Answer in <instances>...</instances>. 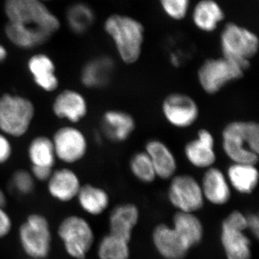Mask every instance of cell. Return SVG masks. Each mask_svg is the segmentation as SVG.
<instances>
[{
    "mask_svg": "<svg viewBox=\"0 0 259 259\" xmlns=\"http://www.w3.org/2000/svg\"><path fill=\"white\" fill-rule=\"evenodd\" d=\"M128 243L109 233L104 236L98 245L100 259H128Z\"/></svg>",
    "mask_w": 259,
    "mask_h": 259,
    "instance_id": "obj_30",
    "label": "cell"
},
{
    "mask_svg": "<svg viewBox=\"0 0 259 259\" xmlns=\"http://www.w3.org/2000/svg\"><path fill=\"white\" fill-rule=\"evenodd\" d=\"M40 1L44 2V3H47V2L51 1V0H40Z\"/></svg>",
    "mask_w": 259,
    "mask_h": 259,
    "instance_id": "obj_41",
    "label": "cell"
},
{
    "mask_svg": "<svg viewBox=\"0 0 259 259\" xmlns=\"http://www.w3.org/2000/svg\"><path fill=\"white\" fill-rule=\"evenodd\" d=\"M136 127L137 122L134 116L120 109L107 110L100 119L102 137L114 144H122L128 141Z\"/></svg>",
    "mask_w": 259,
    "mask_h": 259,
    "instance_id": "obj_14",
    "label": "cell"
},
{
    "mask_svg": "<svg viewBox=\"0 0 259 259\" xmlns=\"http://www.w3.org/2000/svg\"><path fill=\"white\" fill-rule=\"evenodd\" d=\"M168 60H169L170 64H171L172 66L179 68L182 64L183 58L180 55V53L177 52V51H172L168 56Z\"/></svg>",
    "mask_w": 259,
    "mask_h": 259,
    "instance_id": "obj_38",
    "label": "cell"
},
{
    "mask_svg": "<svg viewBox=\"0 0 259 259\" xmlns=\"http://www.w3.org/2000/svg\"><path fill=\"white\" fill-rule=\"evenodd\" d=\"M12 189L19 195H29L35 190V180L30 171L18 169L15 171L10 179Z\"/></svg>",
    "mask_w": 259,
    "mask_h": 259,
    "instance_id": "obj_33",
    "label": "cell"
},
{
    "mask_svg": "<svg viewBox=\"0 0 259 259\" xmlns=\"http://www.w3.org/2000/svg\"><path fill=\"white\" fill-rule=\"evenodd\" d=\"M18 241L28 258H47L51 253L53 244L49 220L39 213L29 214L19 227Z\"/></svg>",
    "mask_w": 259,
    "mask_h": 259,
    "instance_id": "obj_7",
    "label": "cell"
},
{
    "mask_svg": "<svg viewBox=\"0 0 259 259\" xmlns=\"http://www.w3.org/2000/svg\"><path fill=\"white\" fill-rule=\"evenodd\" d=\"M53 145L56 158L65 164L81 161L88 153V138L82 131L74 125L61 126L53 135Z\"/></svg>",
    "mask_w": 259,
    "mask_h": 259,
    "instance_id": "obj_10",
    "label": "cell"
},
{
    "mask_svg": "<svg viewBox=\"0 0 259 259\" xmlns=\"http://www.w3.org/2000/svg\"><path fill=\"white\" fill-rule=\"evenodd\" d=\"M129 166L134 176L144 183H151L157 177L151 159L144 150L132 155Z\"/></svg>",
    "mask_w": 259,
    "mask_h": 259,
    "instance_id": "obj_31",
    "label": "cell"
},
{
    "mask_svg": "<svg viewBox=\"0 0 259 259\" xmlns=\"http://www.w3.org/2000/svg\"><path fill=\"white\" fill-rule=\"evenodd\" d=\"M247 228L250 229L252 233L255 235V237L258 236L259 232V222L258 217L255 214H250L248 217H246Z\"/></svg>",
    "mask_w": 259,
    "mask_h": 259,
    "instance_id": "obj_37",
    "label": "cell"
},
{
    "mask_svg": "<svg viewBox=\"0 0 259 259\" xmlns=\"http://www.w3.org/2000/svg\"><path fill=\"white\" fill-rule=\"evenodd\" d=\"M103 30L120 61L127 66L139 62L146 41V28L142 22L130 15L113 13L105 19Z\"/></svg>",
    "mask_w": 259,
    "mask_h": 259,
    "instance_id": "obj_1",
    "label": "cell"
},
{
    "mask_svg": "<svg viewBox=\"0 0 259 259\" xmlns=\"http://www.w3.org/2000/svg\"><path fill=\"white\" fill-rule=\"evenodd\" d=\"M200 185L203 196L213 204H224L231 198L229 182L226 175L218 167L206 169Z\"/></svg>",
    "mask_w": 259,
    "mask_h": 259,
    "instance_id": "obj_21",
    "label": "cell"
},
{
    "mask_svg": "<svg viewBox=\"0 0 259 259\" xmlns=\"http://www.w3.org/2000/svg\"><path fill=\"white\" fill-rule=\"evenodd\" d=\"M163 14L174 22H182L190 16L192 0H158Z\"/></svg>",
    "mask_w": 259,
    "mask_h": 259,
    "instance_id": "obj_32",
    "label": "cell"
},
{
    "mask_svg": "<svg viewBox=\"0 0 259 259\" xmlns=\"http://www.w3.org/2000/svg\"><path fill=\"white\" fill-rule=\"evenodd\" d=\"M222 151L232 163L256 165L259 156V125L238 119L227 122L221 134Z\"/></svg>",
    "mask_w": 259,
    "mask_h": 259,
    "instance_id": "obj_2",
    "label": "cell"
},
{
    "mask_svg": "<svg viewBox=\"0 0 259 259\" xmlns=\"http://www.w3.org/2000/svg\"><path fill=\"white\" fill-rule=\"evenodd\" d=\"M190 17L194 28L199 32L212 34L226 23V11L218 0H198L192 5Z\"/></svg>",
    "mask_w": 259,
    "mask_h": 259,
    "instance_id": "obj_16",
    "label": "cell"
},
{
    "mask_svg": "<svg viewBox=\"0 0 259 259\" xmlns=\"http://www.w3.org/2000/svg\"><path fill=\"white\" fill-rule=\"evenodd\" d=\"M8 57V49L5 48L4 45L0 44V64L4 63Z\"/></svg>",
    "mask_w": 259,
    "mask_h": 259,
    "instance_id": "obj_39",
    "label": "cell"
},
{
    "mask_svg": "<svg viewBox=\"0 0 259 259\" xmlns=\"http://www.w3.org/2000/svg\"><path fill=\"white\" fill-rule=\"evenodd\" d=\"M4 12L9 23L40 30L51 37L60 29L59 19L40 0H5Z\"/></svg>",
    "mask_w": 259,
    "mask_h": 259,
    "instance_id": "obj_3",
    "label": "cell"
},
{
    "mask_svg": "<svg viewBox=\"0 0 259 259\" xmlns=\"http://www.w3.org/2000/svg\"><path fill=\"white\" fill-rule=\"evenodd\" d=\"M217 143L212 131L201 127L193 138L184 145V156L192 166L207 169L217 161Z\"/></svg>",
    "mask_w": 259,
    "mask_h": 259,
    "instance_id": "obj_12",
    "label": "cell"
},
{
    "mask_svg": "<svg viewBox=\"0 0 259 259\" xmlns=\"http://www.w3.org/2000/svg\"><path fill=\"white\" fill-rule=\"evenodd\" d=\"M51 110L59 120L75 125L88 116L89 105L86 97L80 92L66 89L54 97Z\"/></svg>",
    "mask_w": 259,
    "mask_h": 259,
    "instance_id": "obj_15",
    "label": "cell"
},
{
    "mask_svg": "<svg viewBox=\"0 0 259 259\" xmlns=\"http://www.w3.org/2000/svg\"><path fill=\"white\" fill-rule=\"evenodd\" d=\"M168 197L171 203L181 212L192 213L203 205L204 196L200 184L188 175L172 177Z\"/></svg>",
    "mask_w": 259,
    "mask_h": 259,
    "instance_id": "obj_13",
    "label": "cell"
},
{
    "mask_svg": "<svg viewBox=\"0 0 259 259\" xmlns=\"http://www.w3.org/2000/svg\"><path fill=\"white\" fill-rule=\"evenodd\" d=\"M35 116V105L28 97L11 93L0 96V132L8 137L28 134Z\"/></svg>",
    "mask_w": 259,
    "mask_h": 259,
    "instance_id": "obj_6",
    "label": "cell"
},
{
    "mask_svg": "<svg viewBox=\"0 0 259 259\" xmlns=\"http://www.w3.org/2000/svg\"><path fill=\"white\" fill-rule=\"evenodd\" d=\"M54 168H44V167L31 166L30 173L35 182H46L50 178Z\"/></svg>",
    "mask_w": 259,
    "mask_h": 259,
    "instance_id": "obj_36",
    "label": "cell"
},
{
    "mask_svg": "<svg viewBox=\"0 0 259 259\" xmlns=\"http://www.w3.org/2000/svg\"><path fill=\"white\" fill-rule=\"evenodd\" d=\"M221 56L250 67L259 51V37L253 30L236 22H226L220 29Z\"/></svg>",
    "mask_w": 259,
    "mask_h": 259,
    "instance_id": "obj_4",
    "label": "cell"
},
{
    "mask_svg": "<svg viewBox=\"0 0 259 259\" xmlns=\"http://www.w3.org/2000/svg\"><path fill=\"white\" fill-rule=\"evenodd\" d=\"M227 179L235 190L242 194H250L258 183L256 165L250 163H232L227 170Z\"/></svg>",
    "mask_w": 259,
    "mask_h": 259,
    "instance_id": "obj_25",
    "label": "cell"
},
{
    "mask_svg": "<svg viewBox=\"0 0 259 259\" xmlns=\"http://www.w3.org/2000/svg\"><path fill=\"white\" fill-rule=\"evenodd\" d=\"M246 217L238 211L229 214L223 223L221 240L228 259H250V241L244 234Z\"/></svg>",
    "mask_w": 259,
    "mask_h": 259,
    "instance_id": "obj_11",
    "label": "cell"
},
{
    "mask_svg": "<svg viewBox=\"0 0 259 259\" xmlns=\"http://www.w3.org/2000/svg\"><path fill=\"white\" fill-rule=\"evenodd\" d=\"M5 34L14 47L23 50H31L40 47L51 38V35L40 30L9 22L5 25Z\"/></svg>",
    "mask_w": 259,
    "mask_h": 259,
    "instance_id": "obj_23",
    "label": "cell"
},
{
    "mask_svg": "<svg viewBox=\"0 0 259 259\" xmlns=\"http://www.w3.org/2000/svg\"><path fill=\"white\" fill-rule=\"evenodd\" d=\"M28 259H30V258H28Z\"/></svg>",
    "mask_w": 259,
    "mask_h": 259,
    "instance_id": "obj_42",
    "label": "cell"
},
{
    "mask_svg": "<svg viewBox=\"0 0 259 259\" xmlns=\"http://www.w3.org/2000/svg\"><path fill=\"white\" fill-rule=\"evenodd\" d=\"M249 67L223 56L207 58L199 65L197 80L204 94L214 96L241 79Z\"/></svg>",
    "mask_w": 259,
    "mask_h": 259,
    "instance_id": "obj_5",
    "label": "cell"
},
{
    "mask_svg": "<svg viewBox=\"0 0 259 259\" xmlns=\"http://www.w3.org/2000/svg\"><path fill=\"white\" fill-rule=\"evenodd\" d=\"M144 150L151 159L156 177L168 180L175 176L178 166L177 157L166 142L156 138L148 139Z\"/></svg>",
    "mask_w": 259,
    "mask_h": 259,
    "instance_id": "obj_20",
    "label": "cell"
},
{
    "mask_svg": "<svg viewBox=\"0 0 259 259\" xmlns=\"http://www.w3.org/2000/svg\"><path fill=\"white\" fill-rule=\"evenodd\" d=\"M115 60L107 55L92 58L83 65L80 81L85 88L101 90L110 84L115 71Z\"/></svg>",
    "mask_w": 259,
    "mask_h": 259,
    "instance_id": "obj_17",
    "label": "cell"
},
{
    "mask_svg": "<svg viewBox=\"0 0 259 259\" xmlns=\"http://www.w3.org/2000/svg\"><path fill=\"white\" fill-rule=\"evenodd\" d=\"M153 242L158 252L166 259H182L190 249L174 228L165 225L155 229Z\"/></svg>",
    "mask_w": 259,
    "mask_h": 259,
    "instance_id": "obj_22",
    "label": "cell"
},
{
    "mask_svg": "<svg viewBox=\"0 0 259 259\" xmlns=\"http://www.w3.org/2000/svg\"><path fill=\"white\" fill-rule=\"evenodd\" d=\"M13 152L10 138L0 132V165L8 163L13 156Z\"/></svg>",
    "mask_w": 259,
    "mask_h": 259,
    "instance_id": "obj_34",
    "label": "cell"
},
{
    "mask_svg": "<svg viewBox=\"0 0 259 259\" xmlns=\"http://www.w3.org/2000/svg\"><path fill=\"white\" fill-rule=\"evenodd\" d=\"M161 112L170 126L178 130L191 128L200 117V107L193 97L182 92H172L163 97Z\"/></svg>",
    "mask_w": 259,
    "mask_h": 259,
    "instance_id": "obj_9",
    "label": "cell"
},
{
    "mask_svg": "<svg viewBox=\"0 0 259 259\" xmlns=\"http://www.w3.org/2000/svg\"><path fill=\"white\" fill-rule=\"evenodd\" d=\"M7 202H8L7 194L4 190L0 187V207H5Z\"/></svg>",
    "mask_w": 259,
    "mask_h": 259,
    "instance_id": "obj_40",
    "label": "cell"
},
{
    "mask_svg": "<svg viewBox=\"0 0 259 259\" xmlns=\"http://www.w3.org/2000/svg\"><path fill=\"white\" fill-rule=\"evenodd\" d=\"M139 216V210L134 204H122L115 207L109 220L110 233L129 243Z\"/></svg>",
    "mask_w": 259,
    "mask_h": 259,
    "instance_id": "obj_24",
    "label": "cell"
},
{
    "mask_svg": "<svg viewBox=\"0 0 259 259\" xmlns=\"http://www.w3.org/2000/svg\"><path fill=\"white\" fill-rule=\"evenodd\" d=\"M174 230L189 248L197 245L202 239V224L192 213L180 211L174 218Z\"/></svg>",
    "mask_w": 259,
    "mask_h": 259,
    "instance_id": "obj_28",
    "label": "cell"
},
{
    "mask_svg": "<svg viewBox=\"0 0 259 259\" xmlns=\"http://www.w3.org/2000/svg\"><path fill=\"white\" fill-rule=\"evenodd\" d=\"M95 13L91 6L84 3L70 5L66 13L68 28L75 35H83L93 27Z\"/></svg>",
    "mask_w": 259,
    "mask_h": 259,
    "instance_id": "obj_29",
    "label": "cell"
},
{
    "mask_svg": "<svg viewBox=\"0 0 259 259\" xmlns=\"http://www.w3.org/2000/svg\"><path fill=\"white\" fill-rule=\"evenodd\" d=\"M57 235L66 254L73 259H85L95 243V233L88 220L79 214L63 218Z\"/></svg>",
    "mask_w": 259,
    "mask_h": 259,
    "instance_id": "obj_8",
    "label": "cell"
},
{
    "mask_svg": "<svg viewBox=\"0 0 259 259\" xmlns=\"http://www.w3.org/2000/svg\"><path fill=\"white\" fill-rule=\"evenodd\" d=\"M13 222L5 207H0V239L6 238L13 231Z\"/></svg>",
    "mask_w": 259,
    "mask_h": 259,
    "instance_id": "obj_35",
    "label": "cell"
},
{
    "mask_svg": "<svg viewBox=\"0 0 259 259\" xmlns=\"http://www.w3.org/2000/svg\"><path fill=\"white\" fill-rule=\"evenodd\" d=\"M27 154L31 166L54 168L57 161L51 138L42 135L30 141Z\"/></svg>",
    "mask_w": 259,
    "mask_h": 259,
    "instance_id": "obj_27",
    "label": "cell"
},
{
    "mask_svg": "<svg viewBox=\"0 0 259 259\" xmlns=\"http://www.w3.org/2000/svg\"><path fill=\"white\" fill-rule=\"evenodd\" d=\"M47 184L49 195L62 203L76 199L82 186L79 175L69 167L54 169Z\"/></svg>",
    "mask_w": 259,
    "mask_h": 259,
    "instance_id": "obj_18",
    "label": "cell"
},
{
    "mask_svg": "<svg viewBox=\"0 0 259 259\" xmlns=\"http://www.w3.org/2000/svg\"><path fill=\"white\" fill-rule=\"evenodd\" d=\"M76 199L80 208L93 216L100 215L105 212L110 202L106 191L90 184L81 186Z\"/></svg>",
    "mask_w": 259,
    "mask_h": 259,
    "instance_id": "obj_26",
    "label": "cell"
},
{
    "mask_svg": "<svg viewBox=\"0 0 259 259\" xmlns=\"http://www.w3.org/2000/svg\"><path fill=\"white\" fill-rule=\"evenodd\" d=\"M27 69L37 88L47 93H54L59 87L55 63L47 54L37 53L30 56Z\"/></svg>",
    "mask_w": 259,
    "mask_h": 259,
    "instance_id": "obj_19",
    "label": "cell"
}]
</instances>
